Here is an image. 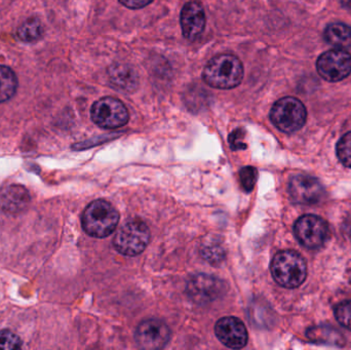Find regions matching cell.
<instances>
[{
    "label": "cell",
    "mask_w": 351,
    "mask_h": 350,
    "mask_svg": "<svg viewBox=\"0 0 351 350\" xmlns=\"http://www.w3.org/2000/svg\"><path fill=\"white\" fill-rule=\"evenodd\" d=\"M307 337L313 342L322 345L343 347L344 338L339 332L331 327H315L307 331Z\"/></svg>",
    "instance_id": "cell-16"
},
{
    "label": "cell",
    "mask_w": 351,
    "mask_h": 350,
    "mask_svg": "<svg viewBox=\"0 0 351 350\" xmlns=\"http://www.w3.org/2000/svg\"><path fill=\"white\" fill-rule=\"evenodd\" d=\"M325 38L337 49H350L351 27L342 23H333L326 28Z\"/></svg>",
    "instance_id": "cell-15"
},
{
    "label": "cell",
    "mask_w": 351,
    "mask_h": 350,
    "mask_svg": "<svg viewBox=\"0 0 351 350\" xmlns=\"http://www.w3.org/2000/svg\"><path fill=\"white\" fill-rule=\"evenodd\" d=\"M271 273L278 285L294 289L302 285L306 279V262L300 254L294 251H282L272 260Z\"/></svg>",
    "instance_id": "cell-3"
},
{
    "label": "cell",
    "mask_w": 351,
    "mask_h": 350,
    "mask_svg": "<svg viewBox=\"0 0 351 350\" xmlns=\"http://www.w3.org/2000/svg\"><path fill=\"white\" fill-rule=\"evenodd\" d=\"M93 121L103 129H119L129 121V111L121 100L105 97L93 105Z\"/></svg>",
    "instance_id": "cell-6"
},
{
    "label": "cell",
    "mask_w": 351,
    "mask_h": 350,
    "mask_svg": "<svg viewBox=\"0 0 351 350\" xmlns=\"http://www.w3.org/2000/svg\"><path fill=\"white\" fill-rule=\"evenodd\" d=\"M171 331L166 323L152 318L144 321L136 331L135 339L141 349L147 350L162 349L168 345Z\"/></svg>",
    "instance_id": "cell-9"
},
{
    "label": "cell",
    "mask_w": 351,
    "mask_h": 350,
    "mask_svg": "<svg viewBox=\"0 0 351 350\" xmlns=\"http://www.w3.org/2000/svg\"><path fill=\"white\" fill-rule=\"evenodd\" d=\"M200 253H202V256L210 264H219L225 258L224 249L217 242H204L200 249Z\"/></svg>",
    "instance_id": "cell-20"
},
{
    "label": "cell",
    "mask_w": 351,
    "mask_h": 350,
    "mask_svg": "<svg viewBox=\"0 0 351 350\" xmlns=\"http://www.w3.org/2000/svg\"><path fill=\"white\" fill-rule=\"evenodd\" d=\"M18 86L16 74L10 68L0 65V103L14 97Z\"/></svg>",
    "instance_id": "cell-18"
},
{
    "label": "cell",
    "mask_w": 351,
    "mask_h": 350,
    "mask_svg": "<svg viewBox=\"0 0 351 350\" xmlns=\"http://www.w3.org/2000/svg\"><path fill=\"white\" fill-rule=\"evenodd\" d=\"M180 22L186 39L194 41L199 38L206 27V14L202 4L196 1L186 3L182 10Z\"/></svg>",
    "instance_id": "cell-13"
},
{
    "label": "cell",
    "mask_w": 351,
    "mask_h": 350,
    "mask_svg": "<svg viewBox=\"0 0 351 350\" xmlns=\"http://www.w3.org/2000/svg\"><path fill=\"white\" fill-rule=\"evenodd\" d=\"M121 4L132 8V10H139V8H145L148 4L152 3L154 0H119Z\"/></svg>",
    "instance_id": "cell-26"
},
{
    "label": "cell",
    "mask_w": 351,
    "mask_h": 350,
    "mask_svg": "<svg viewBox=\"0 0 351 350\" xmlns=\"http://www.w3.org/2000/svg\"><path fill=\"white\" fill-rule=\"evenodd\" d=\"M243 134L241 129H237V131L233 132L229 138V142H230L231 148L233 150L245 149V144L243 143Z\"/></svg>",
    "instance_id": "cell-25"
},
{
    "label": "cell",
    "mask_w": 351,
    "mask_h": 350,
    "mask_svg": "<svg viewBox=\"0 0 351 350\" xmlns=\"http://www.w3.org/2000/svg\"><path fill=\"white\" fill-rule=\"evenodd\" d=\"M336 320L351 332V301L342 302L335 308Z\"/></svg>",
    "instance_id": "cell-24"
},
{
    "label": "cell",
    "mask_w": 351,
    "mask_h": 350,
    "mask_svg": "<svg viewBox=\"0 0 351 350\" xmlns=\"http://www.w3.org/2000/svg\"><path fill=\"white\" fill-rule=\"evenodd\" d=\"M307 112L303 103L293 97L278 100L270 111L272 123L284 133H295L304 125Z\"/></svg>",
    "instance_id": "cell-5"
},
{
    "label": "cell",
    "mask_w": 351,
    "mask_h": 350,
    "mask_svg": "<svg viewBox=\"0 0 351 350\" xmlns=\"http://www.w3.org/2000/svg\"><path fill=\"white\" fill-rule=\"evenodd\" d=\"M341 4L346 10H351V0H341Z\"/></svg>",
    "instance_id": "cell-27"
},
{
    "label": "cell",
    "mask_w": 351,
    "mask_h": 350,
    "mask_svg": "<svg viewBox=\"0 0 351 350\" xmlns=\"http://www.w3.org/2000/svg\"><path fill=\"white\" fill-rule=\"evenodd\" d=\"M241 184L247 192H251L257 182L258 172L253 166H245L239 172Z\"/></svg>",
    "instance_id": "cell-23"
},
{
    "label": "cell",
    "mask_w": 351,
    "mask_h": 350,
    "mask_svg": "<svg viewBox=\"0 0 351 350\" xmlns=\"http://www.w3.org/2000/svg\"><path fill=\"white\" fill-rule=\"evenodd\" d=\"M317 72L328 82L343 80L351 73V55L344 49H332L319 55Z\"/></svg>",
    "instance_id": "cell-8"
},
{
    "label": "cell",
    "mask_w": 351,
    "mask_h": 350,
    "mask_svg": "<svg viewBox=\"0 0 351 350\" xmlns=\"http://www.w3.org/2000/svg\"><path fill=\"white\" fill-rule=\"evenodd\" d=\"M206 84L219 90H230L241 84L243 67L241 60L232 55H219L208 61L202 72Z\"/></svg>",
    "instance_id": "cell-1"
},
{
    "label": "cell",
    "mask_w": 351,
    "mask_h": 350,
    "mask_svg": "<svg viewBox=\"0 0 351 350\" xmlns=\"http://www.w3.org/2000/svg\"><path fill=\"white\" fill-rule=\"evenodd\" d=\"M150 230L141 220H131L119 228L113 240L115 250L128 257L141 254L147 248Z\"/></svg>",
    "instance_id": "cell-4"
},
{
    "label": "cell",
    "mask_w": 351,
    "mask_h": 350,
    "mask_svg": "<svg viewBox=\"0 0 351 350\" xmlns=\"http://www.w3.org/2000/svg\"><path fill=\"white\" fill-rule=\"evenodd\" d=\"M30 203V195L24 187L12 185L0 192V209L8 214L24 211Z\"/></svg>",
    "instance_id": "cell-14"
},
{
    "label": "cell",
    "mask_w": 351,
    "mask_h": 350,
    "mask_svg": "<svg viewBox=\"0 0 351 350\" xmlns=\"http://www.w3.org/2000/svg\"><path fill=\"white\" fill-rule=\"evenodd\" d=\"M187 293L196 303H208L225 293V284L213 275H194L188 282Z\"/></svg>",
    "instance_id": "cell-10"
},
{
    "label": "cell",
    "mask_w": 351,
    "mask_h": 350,
    "mask_svg": "<svg viewBox=\"0 0 351 350\" xmlns=\"http://www.w3.org/2000/svg\"><path fill=\"white\" fill-rule=\"evenodd\" d=\"M295 236L307 249H319L330 236L329 225L317 215H305L297 220L294 226Z\"/></svg>",
    "instance_id": "cell-7"
},
{
    "label": "cell",
    "mask_w": 351,
    "mask_h": 350,
    "mask_svg": "<svg viewBox=\"0 0 351 350\" xmlns=\"http://www.w3.org/2000/svg\"><path fill=\"white\" fill-rule=\"evenodd\" d=\"M43 34V26L37 18H29L23 23L16 31V36L24 42H34L38 40Z\"/></svg>",
    "instance_id": "cell-19"
},
{
    "label": "cell",
    "mask_w": 351,
    "mask_h": 350,
    "mask_svg": "<svg viewBox=\"0 0 351 350\" xmlns=\"http://www.w3.org/2000/svg\"><path fill=\"white\" fill-rule=\"evenodd\" d=\"M22 347V340L10 330L0 331V349L14 350Z\"/></svg>",
    "instance_id": "cell-22"
},
{
    "label": "cell",
    "mask_w": 351,
    "mask_h": 350,
    "mask_svg": "<svg viewBox=\"0 0 351 350\" xmlns=\"http://www.w3.org/2000/svg\"><path fill=\"white\" fill-rule=\"evenodd\" d=\"M337 155L344 166L351 168V132L346 134L338 142Z\"/></svg>",
    "instance_id": "cell-21"
},
{
    "label": "cell",
    "mask_w": 351,
    "mask_h": 350,
    "mask_svg": "<svg viewBox=\"0 0 351 350\" xmlns=\"http://www.w3.org/2000/svg\"><path fill=\"white\" fill-rule=\"evenodd\" d=\"M217 338L231 349H241L247 343V331L245 325L237 318L227 316L217 322L215 326Z\"/></svg>",
    "instance_id": "cell-12"
},
{
    "label": "cell",
    "mask_w": 351,
    "mask_h": 350,
    "mask_svg": "<svg viewBox=\"0 0 351 350\" xmlns=\"http://www.w3.org/2000/svg\"><path fill=\"white\" fill-rule=\"evenodd\" d=\"M110 73L111 82L121 90H130L134 88L135 84H137V75L132 68L127 66L119 65L113 66Z\"/></svg>",
    "instance_id": "cell-17"
},
{
    "label": "cell",
    "mask_w": 351,
    "mask_h": 350,
    "mask_svg": "<svg viewBox=\"0 0 351 350\" xmlns=\"http://www.w3.org/2000/svg\"><path fill=\"white\" fill-rule=\"evenodd\" d=\"M119 214L111 203L105 201L90 203L82 214L84 232L94 238H107L117 229Z\"/></svg>",
    "instance_id": "cell-2"
},
{
    "label": "cell",
    "mask_w": 351,
    "mask_h": 350,
    "mask_svg": "<svg viewBox=\"0 0 351 350\" xmlns=\"http://www.w3.org/2000/svg\"><path fill=\"white\" fill-rule=\"evenodd\" d=\"M289 193L293 201L301 205H313L319 203L324 195L325 188L315 177L298 175L293 177L289 184Z\"/></svg>",
    "instance_id": "cell-11"
}]
</instances>
